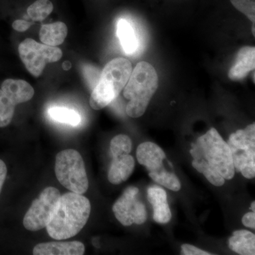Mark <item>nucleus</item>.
<instances>
[{
	"mask_svg": "<svg viewBox=\"0 0 255 255\" xmlns=\"http://www.w3.org/2000/svg\"><path fill=\"white\" fill-rule=\"evenodd\" d=\"M85 247L80 241L39 243L33 248L34 255H82Z\"/></svg>",
	"mask_w": 255,
	"mask_h": 255,
	"instance_id": "nucleus-11",
	"label": "nucleus"
},
{
	"mask_svg": "<svg viewBox=\"0 0 255 255\" xmlns=\"http://www.w3.org/2000/svg\"><path fill=\"white\" fill-rule=\"evenodd\" d=\"M147 199L153 208L154 221L161 224L169 223L172 219V213L165 190L157 186H152L147 189Z\"/></svg>",
	"mask_w": 255,
	"mask_h": 255,
	"instance_id": "nucleus-12",
	"label": "nucleus"
},
{
	"mask_svg": "<svg viewBox=\"0 0 255 255\" xmlns=\"http://www.w3.org/2000/svg\"><path fill=\"white\" fill-rule=\"evenodd\" d=\"M137 162L144 166L149 172L162 168L165 153L159 146L152 142L140 144L136 152Z\"/></svg>",
	"mask_w": 255,
	"mask_h": 255,
	"instance_id": "nucleus-10",
	"label": "nucleus"
},
{
	"mask_svg": "<svg viewBox=\"0 0 255 255\" xmlns=\"http://www.w3.org/2000/svg\"><path fill=\"white\" fill-rule=\"evenodd\" d=\"M135 167V160L131 155L113 157L108 172V179L112 184H120L131 175Z\"/></svg>",
	"mask_w": 255,
	"mask_h": 255,
	"instance_id": "nucleus-15",
	"label": "nucleus"
},
{
	"mask_svg": "<svg viewBox=\"0 0 255 255\" xmlns=\"http://www.w3.org/2000/svg\"><path fill=\"white\" fill-rule=\"evenodd\" d=\"M1 90L15 106L31 100L35 92L27 82L13 79L4 80L1 84Z\"/></svg>",
	"mask_w": 255,
	"mask_h": 255,
	"instance_id": "nucleus-13",
	"label": "nucleus"
},
{
	"mask_svg": "<svg viewBox=\"0 0 255 255\" xmlns=\"http://www.w3.org/2000/svg\"><path fill=\"white\" fill-rule=\"evenodd\" d=\"M48 114L52 120L73 127H76L81 122V117L76 111L65 107H51L48 110Z\"/></svg>",
	"mask_w": 255,
	"mask_h": 255,
	"instance_id": "nucleus-19",
	"label": "nucleus"
},
{
	"mask_svg": "<svg viewBox=\"0 0 255 255\" xmlns=\"http://www.w3.org/2000/svg\"><path fill=\"white\" fill-rule=\"evenodd\" d=\"M158 87V76L154 67L147 62L137 64L124 87V96L129 100L127 114L131 118L142 117Z\"/></svg>",
	"mask_w": 255,
	"mask_h": 255,
	"instance_id": "nucleus-3",
	"label": "nucleus"
},
{
	"mask_svg": "<svg viewBox=\"0 0 255 255\" xmlns=\"http://www.w3.org/2000/svg\"><path fill=\"white\" fill-rule=\"evenodd\" d=\"M255 68V48L245 46L238 51L236 63L230 69L228 77L233 81L241 80Z\"/></svg>",
	"mask_w": 255,
	"mask_h": 255,
	"instance_id": "nucleus-14",
	"label": "nucleus"
},
{
	"mask_svg": "<svg viewBox=\"0 0 255 255\" xmlns=\"http://www.w3.org/2000/svg\"><path fill=\"white\" fill-rule=\"evenodd\" d=\"M149 176L157 184L167 188L169 190H180L181 183L175 174L166 170L164 167L154 172H149Z\"/></svg>",
	"mask_w": 255,
	"mask_h": 255,
	"instance_id": "nucleus-20",
	"label": "nucleus"
},
{
	"mask_svg": "<svg viewBox=\"0 0 255 255\" xmlns=\"http://www.w3.org/2000/svg\"><path fill=\"white\" fill-rule=\"evenodd\" d=\"M91 213L90 201L82 194L68 192L60 196L46 226L48 235L55 240L74 237L85 227Z\"/></svg>",
	"mask_w": 255,
	"mask_h": 255,
	"instance_id": "nucleus-2",
	"label": "nucleus"
},
{
	"mask_svg": "<svg viewBox=\"0 0 255 255\" xmlns=\"http://www.w3.org/2000/svg\"><path fill=\"white\" fill-rule=\"evenodd\" d=\"M235 7L243 13L255 24V0H231Z\"/></svg>",
	"mask_w": 255,
	"mask_h": 255,
	"instance_id": "nucleus-24",
	"label": "nucleus"
},
{
	"mask_svg": "<svg viewBox=\"0 0 255 255\" xmlns=\"http://www.w3.org/2000/svg\"><path fill=\"white\" fill-rule=\"evenodd\" d=\"M242 222L243 225L246 227L255 228V213L252 211V212L247 213L246 215L243 217Z\"/></svg>",
	"mask_w": 255,
	"mask_h": 255,
	"instance_id": "nucleus-28",
	"label": "nucleus"
},
{
	"mask_svg": "<svg viewBox=\"0 0 255 255\" xmlns=\"http://www.w3.org/2000/svg\"><path fill=\"white\" fill-rule=\"evenodd\" d=\"M251 209L252 210H253V212H255V201H253V202L252 203Z\"/></svg>",
	"mask_w": 255,
	"mask_h": 255,
	"instance_id": "nucleus-31",
	"label": "nucleus"
},
{
	"mask_svg": "<svg viewBox=\"0 0 255 255\" xmlns=\"http://www.w3.org/2000/svg\"><path fill=\"white\" fill-rule=\"evenodd\" d=\"M182 255H211V253L202 251L199 248L189 244H184L182 246Z\"/></svg>",
	"mask_w": 255,
	"mask_h": 255,
	"instance_id": "nucleus-26",
	"label": "nucleus"
},
{
	"mask_svg": "<svg viewBox=\"0 0 255 255\" xmlns=\"http://www.w3.org/2000/svg\"><path fill=\"white\" fill-rule=\"evenodd\" d=\"M138 194L137 187H128L114 204V216L124 226H130L133 223L143 224L147 220L145 206L137 199Z\"/></svg>",
	"mask_w": 255,
	"mask_h": 255,
	"instance_id": "nucleus-9",
	"label": "nucleus"
},
{
	"mask_svg": "<svg viewBox=\"0 0 255 255\" xmlns=\"http://www.w3.org/2000/svg\"><path fill=\"white\" fill-rule=\"evenodd\" d=\"M190 154L194 159L193 167L213 185L221 187L226 179L234 177L236 170L231 149L214 128L192 143Z\"/></svg>",
	"mask_w": 255,
	"mask_h": 255,
	"instance_id": "nucleus-1",
	"label": "nucleus"
},
{
	"mask_svg": "<svg viewBox=\"0 0 255 255\" xmlns=\"http://www.w3.org/2000/svg\"><path fill=\"white\" fill-rule=\"evenodd\" d=\"M53 10V5L50 0H37L28 6L27 14L33 21H41L49 16Z\"/></svg>",
	"mask_w": 255,
	"mask_h": 255,
	"instance_id": "nucleus-21",
	"label": "nucleus"
},
{
	"mask_svg": "<svg viewBox=\"0 0 255 255\" xmlns=\"http://www.w3.org/2000/svg\"><path fill=\"white\" fill-rule=\"evenodd\" d=\"M83 73L85 75V79L89 84L90 87L93 90L100 77V73L98 69L95 68L92 65H85L83 68Z\"/></svg>",
	"mask_w": 255,
	"mask_h": 255,
	"instance_id": "nucleus-25",
	"label": "nucleus"
},
{
	"mask_svg": "<svg viewBox=\"0 0 255 255\" xmlns=\"http://www.w3.org/2000/svg\"><path fill=\"white\" fill-rule=\"evenodd\" d=\"M32 23L25 20L18 19L12 23V28L16 31L24 32L30 28Z\"/></svg>",
	"mask_w": 255,
	"mask_h": 255,
	"instance_id": "nucleus-27",
	"label": "nucleus"
},
{
	"mask_svg": "<svg viewBox=\"0 0 255 255\" xmlns=\"http://www.w3.org/2000/svg\"><path fill=\"white\" fill-rule=\"evenodd\" d=\"M235 170L247 179L255 177V124L248 126L230 135L227 142Z\"/></svg>",
	"mask_w": 255,
	"mask_h": 255,
	"instance_id": "nucleus-6",
	"label": "nucleus"
},
{
	"mask_svg": "<svg viewBox=\"0 0 255 255\" xmlns=\"http://www.w3.org/2000/svg\"><path fill=\"white\" fill-rule=\"evenodd\" d=\"M6 174H7V168L4 161L0 159V193L2 189L5 179H6Z\"/></svg>",
	"mask_w": 255,
	"mask_h": 255,
	"instance_id": "nucleus-29",
	"label": "nucleus"
},
{
	"mask_svg": "<svg viewBox=\"0 0 255 255\" xmlns=\"http://www.w3.org/2000/svg\"><path fill=\"white\" fill-rule=\"evenodd\" d=\"M70 66H71V65H70V63H69V62L66 61L65 62V64H64L63 67V68L65 69V70H67L70 68Z\"/></svg>",
	"mask_w": 255,
	"mask_h": 255,
	"instance_id": "nucleus-30",
	"label": "nucleus"
},
{
	"mask_svg": "<svg viewBox=\"0 0 255 255\" xmlns=\"http://www.w3.org/2000/svg\"><path fill=\"white\" fill-rule=\"evenodd\" d=\"M55 172L60 184L68 190L80 194L87 192L88 178L85 162L78 151H60L55 159Z\"/></svg>",
	"mask_w": 255,
	"mask_h": 255,
	"instance_id": "nucleus-5",
	"label": "nucleus"
},
{
	"mask_svg": "<svg viewBox=\"0 0 255 255\" xmlns=\"http://www.w3.org/2000/svg\"><path fill=\"white\" fill-rule=\"evenodd\" d=\"M230 249L241 255H255V236L246 230L233 233L228 241Z\"/></svg>",
	"mask_w": 255,
	"mask_h": 255,
	"instance_id": "nucleus-16",
	"label": "nucleus"
},
{
	"mask_svg": "<svg viewBox=\"0 0 255 255\" xmlns=\"http://www.w3.org/2000/svg\"><path fill=\"white\" fill-rule=\"evenodd\" d=\"M132 69L128 60L117 58L106 65L90 96L93 110H100L110 105L122 91L130 78Z\"/></svg>",
	"mask_w": 255,
	"mask_h": 255,
	"instance_id": "nucleus-4",
	"label": "nucleus"
},
{
	"mask_svg": "<svg viewBox=\"0 0 255 255\" xmlns=\"http://www.w3.org/2000/svg\"><path fill=\"white\" fill-rule=\"evenodd\" d=\"M18 53L28 71L36 78L41 75L47 63L58 61L63 56L60 48L41 44L31 38L20 43Z\"/></svg>",
	"mask_w": 255,
	"mask_h": 255,
	"instance_id": "nucleus-7",
	"label": "nucleus"
},
{
	"mask_svg": "<svg viewBox=\"0 0 255 255\" xmlns=\"http://www.w3.org/2000/svg\"><path fill=\"white\" fill-rule=\"evenodd\" d=\"M15 107L0 90V128L7 127L11 123Z\"/></svg>",
	"mask_w": 255,
	"mask_h": 255,
	"instance_id": "nucleus-23",
	"label": "nucleus"
},
{
	"mask_svg": "<svg viewBox=\"0 0 255 255\" xmlns=\"http://www.w3.org/2000/svg\"><path fill=\"white\" fill-rule=\"evenodd\" d=\"M68 35V27L63 22L44 24L40 30V40L43 44L58 46L63 43Z\"/></svg>",
	"mask_w": 255,
	"mask_h": 255,
	"instance_id": "nucleus-18",
	"label": "nucleus"
},
{
	"mask_svg": "<svg viewBox=\"0 0 255 255\" xmlns=\"http://www.w3.org/2000/svg\"><path fill=\"white\" fill-rule=\"evenodd\" d=\"M117 34L127 54L132 55L137 51L139 46L138 40L131 23L124 18L119 20L117 23Z\"/></svg>",
	"mask_w": 255,
	"mask_h": 255,
	"instance_id": "nucleus-17",
	"label": "nucleus"
},
{
	"mask_svg": "<svg viewBox=\"0 0 255 255\" xmlns=\"http://www.w3.org/2000/svg\"><path fill=\"white\" fill-rule=\"evenodd\" d=\"M60 191L55 187H47L35 199L23 218V226L30 231L46 228L60 200Z\"/></svg>",
	"mask_w": 255,
	"mask_h": 255,
	"instance_id": "nucleus-8",
	"label": "nucleus"
},
{
	"mask_svg": "<svg viewBox=\"0 0 255 255\" xmlns=\"http://www.w3.org/2000/svg\"><path fill=\"white\" fill-rule=\"evenodd\" d=\"M132 150V141L130 137L124 134L117 135L110 143V150L113 157L128 155Z\"/></svg>",
	"mask_w": 255,
	"mask_h": 255,
	"instance_id": "nucleus-22",
	"label": "nucleus"
}]
</instances>
